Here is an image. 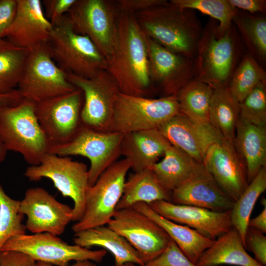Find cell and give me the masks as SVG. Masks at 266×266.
<instances>
[{
  "label": "cell",
  "instance_id": "48",
  "mask_svg": "<svg viewBox=\"0 0 266 266\" xmlns=\"http://www.w3.org/2000/svg\"><path fill=\"white\" fill-rule=\"evenodd\" d=\"M39 266H54L53 265L43 263L42 262H37ZM71 266H98L96 264L90 261H83L76 262Z\"/></svg>",
  "mask_w": 266,
  "mask_h": 266
},
{
  "label": "cell",
  "instance_id": "7",
  "mask_svg": "<svg viewBox=\"0 0 266 266\" xmlns=\"http://www.w3.org/2000/svg\"><path fill=\"white\" fill-rule=\"evenodd\" d=\"M130 168L131 164L126 159L117 161L88 188L83 215L71 228L74 233L108 224L116 211Z\"/></svg>",
  "mask_w": 266,
  "mask_h": 266
},
{
  "label": "cell",
  "instance_id": "50",
  "mask_svg": "<svg viewBox=\"0 0 266 266\" xmlns=\"http://www.w3.org/2000/svg\"><path fill=\"white\" fill-rule=\"evenodd\" d=\"M124 266H137L136 265L133 264V263H126L125 264Z\"/></svg>",
  "mask_w": 266,
  "mask_h": 266
},
{
  "label": "cell",
  "instance_id": "49",
  "mask_svg": "<svg viewBox=\"0 0 266 266\" xmlns=\"http://www.w3.org/2000/svg\"><path fill=\"white\" fill-rule=\"evenodd\" d=\"M7 151L0 140V164L5 159Z\"/></svg>",
  "mask_w": 266,
  "mask_h": 266
},
{
  "label": "cell",
  "instance_id": "52",
  "mask_svg": "<svg viewBox=\"0 0 266 266\" xmlns=\"http://www.w3.org/2000/svg\"></svg>",
  "mask_w": 266,
  "mask_h": 266
},
{
  "label": "cell",
  "instance_id": "3",
  "mask_svg": "<svg viewBox=\"0 0 266 266\" xmlns=\"http://www.w3.org/2000/svg\"><path fill=\"white\" fill-rule=\"evenodd\" d=\"M0 140L6 150L21 154L31 166L39 164L50 147L34 112L25 99L0 109Z\"/></svg>",
  "mask_w": 266,
  "mask_h": 266
},
{
  "label": "cell",
  "instance_id": "34",
  "mask_svg": "<svg viewBox=\"0 0 266 266\" xmlns=\"http://www.w3.org/2000/svg\"><path fill=\"white\" fill-rule=\"evenodd\" d=\"M264 68L251 54L242 59L234 72L228 89L239 103L259 83L266 81Z\"/></svg>",
  "mask_w": 266,
  "mask_h": 266
},
{
  "label": "cell",
  "instance_id": "41",
  "mask_svg": "<svg viewBox=\"0 0 266 266\" xmlns=\"http://www.w3.org/2000/svg\"><path fill=\"white\" fill-rule=\"evenodd\" d=\"M76 0H43L46 18L53 26L67 13Z\"/></svg>",
  "mask_w": 266,
  "mask_h": 266
},
{
  "label": "cell",
  "instance_id": "22",
  "mask_svg": "<svg viewBox=\"0 0 266 266\" xmlns=\"http://www.w3.org/2000/svg\"><path fill=\"white\" fill-rule=\"evenodd\" d=\"M176 204L197 206L217 212L231 210L234 201L221 189L207 170L187 180L171 193Z\"/></svg>",
  "mask_w": 266,
  "mask_h": 266
},
{
  "label": "cell",
  "instance_id": "5",
  "mask_svg": "<svg viewBox=\"0 0 266 266\" xmlns=\"http://www.w3.org/2000/svg\"><path fill=\"white\" fill-rule=\"evenodd\" d=\"M120 13L117 0H76L66 15L74 31L87 36L107 61L117 43Z\"/></svg>",
  "mask_w": 266,
  "mask_h": 266
},
{
  "label": "cell",
  "instance_id": "1",
  "mask_svg": "<svg viewBox=\"0 0 266 266\" xmlns=\"http://www.w3.org/2000/svg\"><path fill=\"white\" fill-rule=\"evenodd\" d=\"M106 70L123 94L149 97L153 93L146 35L134 14L120 11L117 41Z\"/></svg>",
  "mask_w": 266,
  "mask_h": 266
},
{
  "label": "cell",
  "instance_id": "19",
  "mask_svg": "<svg viewBox=\"0 0 266 266\" xmlns=\"http://www.w3.org/2000/svg\"><path fill=\"white\" fill-rule=\"evenodd\" d=\"M14 18L2 35L15 46L31 51L46 44L53 26L39 0H17Z\"/></svg>",
  "mask_w": 266,
  "mask_h": 266
},
{
  "label": "cell",
  "instance_id": "40",
  "mask_svg": "<svg viewBox=\"0 0 266 266\" xmlns=\"http://www.w3.org/2000/svg\"><path fill=\"white\" fill-rule=\"evenodd\" d=\"M245 249L252 252L260 265H266V236L259 230L248 227L244 240Z\"/></svg>",
  "mask_w": 266,
  "mask_h": 266
},
{
  "label": "cell",
  "instance_id": "36",
  "mask_svg": "<svg viewBox=\"0 0 266 266\" xmlns=\"http://www.w3.org/2000/svg\"><path fill=\"white\" fill-rule=\"evenodd\" d=\"M252 55L263 61L266 58V19L261 16L244 14L237 11L233 21Z\"/></svg>",
  "mask_w": 266,
  "mask_h": 266
},
{
  "label": "cell",
  "instance_id": "29",
  "mask_svg": "<svg viewBox=\"0 0 266 266\" xmlns=\"http://www.w3.org/2000/svg\"><path fill=\"white\" fill-rule=\"evenodd\" d=\"M171 194L161 185L151 168L130 174L126 180L116 210L132 207L138 202L147 204L160 200L171 201Z\"/></svg>",
  "mask_w": 266,
  "mask_h": 266
},
{
  "label": "cell",
  "instance_id": "20",
  "mask_svg": "<svg viewBox=\"0 0 266 266\" xmlns=\"http://www.w3.org/2000/svg\"><path fill=\"white\" fill-rule=\"evenodd\" d=\"M148 205L162 217L187 226L213 240L233 227L231 210L217 212L197 206L176 204L165 200H156Z\"/></svg>",
  "mask_w": 266,
  "mask_h": 266
},
{
  "label": "cell",
  "instance_id": "24",
  "mask_svg": "<svg viewBox=\"0 0 266 266\" xmlns=\"http://www.w3.org/2000/svg\"><path fill=\"white\" fill-rule=\"evenodd\" d=\"M74 244L90 248L100 246L114 256V266L133 263L139 266L144 263L137 251L122 236L107 226H100L74 233Z\"/></svg>",
  "mask_w": 266,
  "mask_h": 266
},
{
  "label": "cell",
  "instance_id": "37",
  "mask_svg": "<svg viewBox=\"0 0 266 266\" xmlns=\"http://www.w3.org/2000/svg\"><path fill=\"white\" fill-rule=\"evenodd\" d=\"M20 201L9 197L0 185V251L13 236L26 234L22 222L24 215L19 211Z\"/></svg>",
  "mask_w": 266,
  "mask_h": 266
},
{
  "label": "cell",
  "instance_id": "26",
  "mask_svg": "<svg viewBox=\"0 0 266 266\" xmlns=\"http://www.w3.org/2000/svg\"><path fill=\"white\" fill-rule=\"evenodd\" d=\"M234 146L245 166L249 183L266 166V127L237 121Z\"/></svg>",
  "mask_w": 266,
  "mask_h": 266
},
{
  "label": "cell",
  "instance_id": "25",
  "mask_svg": "<svg viewBox=\"0 0 266 266\" xmlns=\"http://www.w3.org/2000/svg\"><path fill=\"white\" fill-rule=\"evenodd\" d=\"M163 156L151 168L163 187L170 194L187 180L207 170L203 164L172 145Z\"/></svg>",
  "mask_w": 266,
  "mask_h": 266
},
{
  "label": "cell",
  "instance_id": "16",
  "mask_svg": "<svg viewBox=\"0 0 266 266\" xmlns=\"http://www.w3.org/2000/svg\"><path fill=\"white\" fill-rule=\"evenodd\" d=\"M20 212L27 216L26 229L33 233L62 234L72 221V208L58 201L42 187L28 189L20 201Z\"/></svg>",
  "mask_w": 266,
  "mask_h": 266
},
{
  "label": "cell",
  "instance_id": "10",
  "mask_svg": "<svg viewBox=\"0 0 266 266\" xmlns=\"http://www.w3.org/2000/svg\"><path fill=\"white\" fill-rule=\"evenodd\" d=\"M217 26L215 22L210 21L202 31L194 61L195 79L212 87L227 85L235 58V45L232 27L220 35Z\"/></svg>",
  "mask_w": 266,
  "mask_h": 266
},
{
  "label": "cell",
  "instance_id": "51",
  "mask_svg": "<svg viewBox=\"0 0 266 266\" xmlns=\"http://www.w3.org/2000/svg\"><path fill=\"white\" fill-rule=\"evenodd\" d=\"M2 39V38H1V36L0 35V41Z\"/></svg>",
  "mask_w": 266,
  "mask_h": 266
},
{
  "label": "cell",
  "instance_id": "15",
  "mask_svg": "<svg viewBox=\"0 0 266 266\" xmlns=\"http://www.w3.org/2000/svg\"><path fill=\"white\" fill-rule=\"evenodd\" d=\"M107 225L137 251L144 265L160 255L171 240L157 223L132 207L116 210Z\"/></svg>",
  "mask_w": 266,
  "mask_h": 266
},
{
  "label": "cell",
  "instance_id": "32",
  "mask_svg": "<svg viewBox=\"0 0 266 266\" xmlns=\"http://www.w3.org/2000/svg\"><path fill=\"white\" fill-rule=\"evenodd\" d=\"M266 190V166H264L248 184L238 200L234 201L231 210L232 226L239 233L244 246L251 214L257 200Z\"/></svg>",
  "mask_w": 266,
  "mask_h": 266
},
{
  "label": "cell",
  "instance_id": "9",
  "mask_svg": "<svg viewBox=\"0 0 266 266\" xmlns=\"http://www.w3.org/2000/svg\"><path fill=\"white\" fill-rule=\"evenodd\" d=\"M76 89L52 58L47 44L29 51L16 89L23 99L36 103Z\"/></svg>",
  "mask_w": 266,
  "mask_h": 266
},
{
  "label": "cell",
  "instance_id": "35",
  "mask_svg": "<svg viewBox=\"0 0 266 266\" xmlns=\"http://www.w3.org/2000/svg\"><path fill=\"white\" fill-rule=\"evenodd\" d=\"M169 2L182 9L196 10L218 22L217 32L223 35L231 27L237 12L229 0H171Z\"/></svg>",
  "mask_w": 266,
  "mask_h": 266
},
{
  "label": "cell",
  "instance_id": "6",
  "mask_svg": "<svg viewBox=\"0 0 266 266\" xmlns=\"http://www.w3.org/2000/svg\"><path fill=\"white\" fill-rule=\"evenodd\" d=\"M179 112L175 96L154 99L120 92L115 102L109 132L127 133L158 130Z\"/></svg>",
  "mask_w": 266,
  "mask_h": 266
},
{
  "label": "cell",
  "instance_id": "30",
  "mask_svg": "<svg viewBox=\"0 0 266 266\" xmlns=\"http://www.w3.org/2000/svg\"><path fill=\"white\" fill-rule=\"evenodd\" d=\"M212 87L209 110L210 124L226 139L233 144L239 118V103L231 94L228 85Z\"/></svg>",
  "mask_w": 266,
  "mask_h": 266
},
{
  "label": "cell",
  "instance_id": "31",
  "mask_svg": "<svg viewBox=\"0 0 266 266\" xmlns=\"http://www.w3.org/2000/svg\"><path fill=\"white\" fill-rule=\"evenodd\" d=\"M213 87L204 82L192 79L176 94L180 113L200 127L210 126V102Z\"/></svg>",
  "mask_w": 266,
  "mask_h": 266
},
{
  "label": "cell",
  "instance_id": "14",
  "mask_svg": "<svg viewBox=\"0 0 266 266\" xmlns=\"http://www.w3.org/2000/svg\"><path fill=\"white\" fill-rule=\"evenodd\" d=\"M66 76L69 82L83 93L82 125L98 131L109 132L115 102L120 93L114 78L106 69L91 78L72 73H66Z\"/></svg>",
  "mask_w": 266,
  "mask_h": 266
},
{
  "label": "cell",
  "instance_id": "28",
  "mask_svg": "<svg viewBox=\"0 0 266 266\" xmlns=\"http://www.w3.org/2000/svg\"><path fill=\"white\" fill-rule=\"evenodd\" d=\"M263 266L246 251L238 231L232 227L215 239L196 263L197 266Z\"/></svg>",
  "mask_w": 266,
  "mask_h": 266
},
{
  "label": "cell",
  "instance_id": "2",
  "mask_svg": "<svg viewBox=\"0 0 266 266\" xmlns=\"http://www.w3.org/2000/svg\"><path fill=\"white\" fill-rule=\"evenodd\" d=\"M134 15L146 35L172 52L195 59L203 30L193 10L168 2Z\"/></svg>",
  "mask_w": 266,
  "mask_h": 266
},
{
  "label": "cell",
  "instance_id": "46",
  "mask_svg": "<svg viewBox=\"0 0 266 266\" xmlns=\"http://www.w3.org/2000/svg\"><path fill=\"white\" fill-rule=\"evenodd\" d=\"M23 99L17 89L6 93L0 94V109L5 106L16 105Z\"/></svg>",
  "mask_w": 266,
  "mask_h": 266
},
{
  "label": "cell",
  "instance_id": "4",
  "mask_svg": "<svg viewBox=\"0 0 266 266\" xmlns=\"http://www.w3.org/2000/svg\"><path fill=\"white\" fill-rule=\"evenodd\" d=\"M47 45L66 73L91 78L106 69L105 58L87 36L74 31L66 14L53 25Z\"/></svg>",
  "mask_w": 266,
  "mask_h": 266
},
{
  "label": "cell",
  "instance_id": "42",
  "mask_svg": "<svg viewBox=\"0 0 266 266\" xmlns=\"http://www.w3.org/2000/svg\"><path fill=\"white\" fill-rule=\"evenodd\" d=\"M0 266H39L30 256L15 251H0Z\"/></svg>",
  "mask_w": 266,
  "mask_h": 266
},
{
  "label": "cell",
  "instance_id": "12",
  "mask_svg": "<svg viewBox=\"0 0 266 266\" xmlns=\"http://www.w3.org/2000/svg\"><path fill=\"white\" fill-rule=\"evenodd\" d=\"M124 133L101 132L82 125L66 143L52 149L49 153L60 156L80 155L90 161L88 169L89 186L121 155V144Z\"/></svg>",
  "mask_w": 266,
  "mask_h": 266
},
{
  "label": "cell",
  "instance_id": "8",
  "mask_svg": "<svg viewBox=\"0 0 266 266\" xmlns=\"http://www.w3.org/2000/svg\"><path fill=\"white\" fill-rule=\"evenodd\" d=\"M24 175L31 181L50 179L63 197L73 201L72 221L76 222L81 218L86 193L90 187L88 169L85 164L73 161L68 156L48 153L39 164L28 167Z\"/></svg>",
  "mask_w": 266,
  "mask_h": 266
},
{
  "label": "cell",
  "instance_id": "39",
  "mask_svg": "<svg viewBox=\"0 0 266 266\" xmlns=\"http://www.w3.org/2000/svg\"><path fill=\"white\" fill-rule=\"evenodd\" d=\"M143 266H197L191 261L171 239L165 250Z\"/></svg>",
  "mask_w": 266,
  "mask_h": 266
},
{
  "label": "cell",
  "instance_id": "44",
  "mask_svg": "<svg viewBox=\"0 0 266 266\" xmlns=\"http://www.w3.org/2000/svg\"><path fill=\"white\" fill-rule=\"evenodd\" d=\"M17 5V0H0V35L1 38L14 18Z\"/></svg>",
  "mask_w": 266,
  "mask_h": 266
},
{
  "label": "cell",
  "instance_id": "13",
  "mask_svg": "<svg viewBox=\"0 0 266 266\" xmlns=\"http://www.w3.org/2000/svg\"><path fill=\"white\" fill-rule=\"evenodd\" d=\"M83 97L81 90L77 88L71 93L34 103L35 114L50 151L68 142L81 126Z\"/></svg>",
  "mask_w": 266,
  "mask_h": 266
},
{
  "label": "cell",
  "instance_id": "21",
  "mask_svg": "<svg viewBox=\"0 0 266 266\" xmlns=\"http://www.w3.org/2000/svg\"><path fill=\"white\" fill-rule=\"evenodd\" d=\"M158 130L171 145L202 164L209 146L222 135L211 125L198 126L180 112Z\"/></svg>",
  "mask_w": 266,
  "mask_h": 266
},
{
  "label": "cell",
  "instance_id": "47",
  "mask_svg": "<svg viewBox=\"0 0 266 266\" xmlns=\"http://www.w3.org/2000/svg\"><path fill=\"white\" fill-rule=\"evenodd\" d=\"M249 227L257 229L263 233H266V205L261 212L256 217L249 220Z\"/></svg>",
  "mask_w": 266,
  "mask_h": 266
},
{
  "label": "cell",
  "instance_id": "33",
  "mask_svg": "<svg viewBox=\"0 0 266 266\" xmlns=\"http://www.w3.org/2000/svg\"><path fill=\"white\" fill-rule=\"evenodd\" d=\"M29 51L6 40L0 41V94L16 89Z\"/></svg>",
  "mask_w": 266,
  "mask_h": 266
},
{
  "label": "cell",
  "instance_id": "18",
  "mask_svg": "<svg viewBox=\"0 0 266 266\" xmlns=\"http://www.w3.org/2000/svg\"><path fill=\"white\" fill-rule=\"evenodd\" d=\"M146 38L153 85L158 86L164 96H175L192 80L194 60L166 49L147 35Z\"/></svg>",
  "mask_w": 266,
  "mask_h": 266
},
{
  "label": "cell",
  "instance_id": "38",
  "mask_svg": "<svg viewBox=\"0 0 266 266\" xmlns=\"http://www.w3.org/2000/svg\"><path fill=\"white\" fill-rule=\"evenodd\" d=\"M239 119L255 126L266 127V81L256 86L239 103Z\"/></svg>",
  "mask_w": 266,
  "mask_h": 266
},
{
  "label": "cell",
  "instance_id": "43",
  "mask_svg": "<svg viewBox=\"0 0 266 266\" xmlns=\"http://www.w3.org/2000/svg\"><path fill=\"white\" fill-rule=\"evenodd\" d=\"M117 2L120 11L133 14L168 2L166 0H118Z\"/></svg>",
  "mask_w": 266,
  "mask_h": 266
},
{
  "label": "cell",
  "instance_id": "11",
  "mask_svg": "<svg viewBox=\"0 0 266 266\" xmlns=\"http://www.w3.org/2000/svg\"><path fill=\"white\" fill-rule=\"evenodd\" d=\"M58 236L49 233L16 235L9 239L0 251L22 252L36 262L56 266H68L72 261L100 263L106 255L107 251L104 249L92 250L70 245Z\"/></svg>",
  "mask_w": 266,
  "mask_h": 266
},
{
  "label": "cell",
  "instance_id": "17",
  "mask_svg": "<svg viewBox=\"0 0 266 266\" xmlns=\"http://www.w3.org/2000/svg\"><path fill=\"white\" fill-rule=\"evenodd\" d=\"M203 164L219 186L234 202L248 185L245 166L234 144L222 135L207 149Z\"/></svg>",
  "mask_w": 266,
  "mask_h": 266
},
{
  "label": "cell",
  "instance_id": "23",
  "mask_svg": "<svg viewBox=\"0 0 266 266\" xmlns=\"http://www.w3.org/2000/svg\"><path fill=\"white\" fill-rule=\"evenodd\" d=\"M170 145L158 130L131 132L123 135L121 155L135 172L151 168Z\"/></svg>",
  "mask_w": 266,
  "mask_h": 266
},
{
  "label": "cell",
  "instance_id": "27",
  "mask_svg": "<svg viewBox=\"0 0 266 266\" xmlns=\"http://www.w3.org/2000/svg\"><path fill=\"white\" fill-rule=\"evenodd\" d=\"M132 207L149 217L161 226L184 255L195 264L202 253L214 241L187 226L162 217L146 203L138 202Z\"/></svg>",
  "mask_w": 266,
  "mask_h": 266
},
{
  "label": "cell",
  "instance_id": "45",
  "mask_svg": "<svg viewBox=\"0 0 266 266\" xmlns=\"http://www.w3.org/2000/svg\"><path fill=\"white\" fill-rule=\"evenodd\" d=\"M235 8L240 9L251 13H265L266 10L265 0H229Z\"/></svg>",
  "mask_w": 266,
  "mask_h": 266
}]
</instances>
